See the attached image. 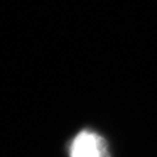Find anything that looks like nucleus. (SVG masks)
Segmentation results:
<instances>
[{"label":"nucleus","mask_w":157,"mask_h":157,"mask_svg":"<svg viewBox=\"0 0 157 157\" xmlns=\"http://www.w3.org/2000/svg\"><path fill=\"white\" fill-rule=\"evenodd\" d=\"M70 157H110L106 140L96 131L82 130L70 144Z\"/></svg>","instance_id":"nucleus-1"}]
</instances>
